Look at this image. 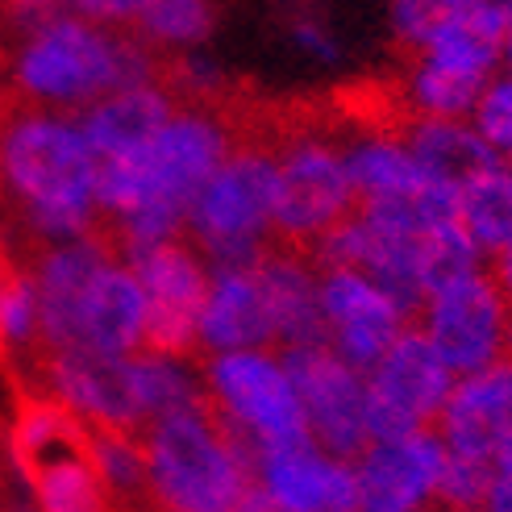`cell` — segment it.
Listing matches in <instances>:
<instances>
[{"label":"cell","mask_w":512,"mask_h":512,"mask_svg":"<svg viewBox=\"0 0 512 512\" xmlns=\"http://www.w3.org/2000/svg\"><path fill=\"white\" fill-rule=\"evenodd\" d=\"M433 429H438L446 450L496 463V450L512 429V354H500L496 363L450 388Z\"/></svg>","instance_id":"cell-15"},{"label":"cell","mask_w":512,"mask_h":512,"mask_svg":"<svg viewBox=\"0 0 512 512\" xmlns=\"http://www.w3.org/2000/svg\"><path fill=\"white\" fill-rule=\"evenodd\" d=\"M59 5L75 9L96 25H113V30H130L138 13V0H59Z\"/></svg>","instance_id":"cell-28"},{"label":"cell","mask_w":512,"mask_h":512,"mask_svg":"<svg viewBox=\"0 0 512 512\" xmlns=\"http://www.w3.org/2000/svg\"><path fill=\"white\" fill-rule=\"evenodd\" d=\"M504 55H508V67H512V21H508V34H504Z\"/></svg>","instance_id":"cell-34"},{"label":"cell","mask_w":512,"mask_h":512,"mask_svg":"<svg viewBox=\"0 0 512 512\" xmlns=\"http://www.w3.org/2000/svg\"><path fill=\"white\" fill-rule=\"evenodd\" d=\"M134 383H138V404H142V417L146 425L171 417V413H184V408L200 404L209 396V379L200 383V375H192L184 363L188 358H167V354H134Z\"/></svg>","instance_id":"cell-23"},{"label":"cell","mask_w":512,"mask_h":512,"mask_svg":"<svg viewBox=\"0 0 512 512\" xmlns=\"http://www.w3.org/2000/svg\"><path fill=\"white\" fill-rule=\"evenodd\" d=\"M300 408L309 417L313 442L342 463H358L375 442L367 429V383L334 346L279 350Z\"/></svg>","instance_id":"cell-8"},{"label":"cell","mask_w":512,"mask_h":512,"mask_svg":"<svg viewBox=\"0 0 512 512\" xmlns=\"http://www.w3.org/2000/svg\"><path fill=\"white\" fill-rule=\"evenodd\" d=\"M417 512H421V508H417Z\"/></svg>","instance_id":"cell-35"},{"label":"cell","mask_w":512,"mask_h":512,"mask_svg":"<svg viewBox=\"0 0 512 512\" xmlns=\"http://www.w3.org/2000/svg\"><path fill=\"white\" fill-rule=\"evenodd\" d=\"M200 346L217 354L275 346L271 309L254 267H229L209 279V296H204L200 313Z\"/></svg>","instance_id":"cell-17"},{"label":"cell","mask_w":512,"mask_h":512,"mask_svg":"<svg viewBox=\"0 0 512 512\" xmlns=\"http://www.w3.org/2000/svg\"><path fill=\"white\" fill-rule=\"evenodd\" d=\"M446 446L438 429H417L400 442H375L354 463L358 512H417L438 483Z\"/></svg>","instance_id":"cell-14"},{"label":"cell","mask_w":512,"mask_h":512,"mask_svg":"<svg viewBox=\"0 0 512 512\" xmlns=\"http://www.w3.org/2000/svg\"><path fill=\"white\" fill-rule=\"evenodd\" d=\"M400 146L413 155L433 179H446V184L463 188L467 179L504 167L496 159V150L475 138L471 130H463L458 121H438V117H417L408 125V134L400 138Z\"/></svg>","instance_id":"cell-20"},{"label":"cell","mask_w":512,"mask_h":512,"mask_svg":"<svg viewBox=\"0 0 512 512\" xmlns=\"http://www.w3.org/2000/svg\"><path fill=\"white\" fill-rule=\"evenodd\" d=\"M254 275L263 284L279 350L329 346V321L321 309V271L309 250L267 234L259 259H254Z\"/></svg>","instance_id":"cell-13"},{"label":"cell","mask_w":512,"mask_h":512,"mask_svg":"<svg viewBox=\"0 0 512 512\" xmlns=\"http://www.w3.org/2000/svg\"><path fill=\"white\" fill-rule=\"evenodd\" d=\"M492 284L500 288L504 313H508V350L504 354H512V242L492 254Z\"/></svg>","instance_id":"cell-29"},{"label":"cell","mask_w":512,"mask_h":512,"mask_svg":"<svg viewBox=\"0 0 512 512\" xmlns=\"http://www.w3.org/2000/svg\"><path fill=\"white\" fill-rule=\"evenodd\" d=\"M425 334L446 358L450 375H475L508 350V313L492 275H463L425 304Z\"/></svg>","instance_id":"cell-11"},{"label":"cell","mask_w":512,"mask_h":512,"mask_svg":"<svg viewBox=\"0 0 512 512\" xmlns=\"http://www.w3.org/2000/svg\"><path fill=\"white\" fill-rule=\"evenodd\" d=\"M496 479V463L492 458H475V454H458L446 450L438 483H433V504L442 508H483Z\"/></svg>","instance_id":"cell-26"},{"label":"cell","mask_w":512,"mask_h":512,"mask_svg":"<svg viewBox=\"0 0 512 512\" xmlns=\"http://www.w3.org/2000/svg\"><path fill=\"white\" fill-rule=\"evenodd\" d=\"M259 488L288 512H358L354 467L317 446L267 450L259 463Z\"/></svg>","instance_id":"cell-16"},{"label":"cell","mask_w":512,"mask_h":512,"mask_svg":"<svg viewBox=\"0 0 512 512\" xmlns=\"http://www.w3.org/2000/svg\"><path fill=\"white\" fill-rule=\"evenodd\" d=\"M479 134L496 150V159L512 171V84H492L475 105Z\"/></svg>","instance_id":"cell-27"},{"label":"cell","mask_w":512,"mask_h":512,"mask_svg":"<svg viewBox=\"0 0 512 512\" xmlns=\"http://www.w3.org/2000/svg\"><path fill=\"white\" fill-rule=\"evenodd\" d=\"M13 267H17V254L9 246H0V292H5V279H9Z\"/></svg>","instance_id":"cell-33"},{"label":"cell","mask_w":512,"mask_h":512,"mask_svg":"<svg viewBox=\"0 0 512 512\" xmlns=\"http://www.w3.org/2000/svg\"><path fill=\"white\" fill-rule=\"evenodd\" d=\"M488 508L492 512H512V471H496L492 492H488Z\"/></svg>","instance_id":"cell-30"},{"label":"cell","mask_w":512,"mask_h":512,"mask_svg":"<svg viewBox=\"0 0 512 512\" xmlns=\"http://www.w3.org/2000/svg\"><path fill=\"white\" fill-rule=\"evenodd\" d=\"M217 21V0H138L130 34L155 46H179L209 38Z\"/></svg>","instance_id":"cell-24"},{"label":"cell","mask_w":512,"mask_h":512,"mask_svg":"<svg viewBox=\"0 0 512 512\" xmlns=\"http://www.w3.org/2000/svg\"><path fill=\"white\" fill-rule=\"evenodd\" d=\"M354 184L346 155L329 142H300L279 159L271 238L313 254V242L354 209Z\"/></svg>","instance_id":"cell-10"},{"label":"cell","mask_w":512,"mask_h":512,"mask_svg":"<svg viewBox=\"0 0 512 512\" xmlns=\"http://www.w3.org/2000/svg\"><path fill=\"white\" fill-rule=\"evenodd\" d=\"M238 512H288L284 504H279V500H271L263 488H259V483H254V488L242 496V504H238Z\"/></svg>","instance_id":"cell-31"},{"label":"cell","mask_w":512,"mask_h":512,"mask_svg":"<svg viewBox=\"0 0 512 512\" xmlns=\"http://www.w3.org/2000/svg\"><path fill=\"white\" fill-rule=\"evenodd\" d=\"M496 471H512V429L504 433V442L496 450Z\"/></svg>","instance_id":"cell-32"},{"label":"cell","mask_w":512,"mask_h":512,"mask_svg":"<svg viewBox=\"0 0 512 512\" xmlns=\"http://www.w3.org/2000/svg\"><path fill=\"white\" fill-rule=\"evenodd\" d=\"M275 179L279 159L259 155V150H229L225 163L192 200L188 225L196 234V246L209 254L217 271L254 267L263 238L271 234Z\"/></svg>","instance_id":"cell-4"},{"label":"cell","mask_w":512,"mask_h":512,"mask_svg":"<svg viewBox=\"0 0 512 512\" xmlns=\"http://www.w3.org/2000/svg\"><path fill=\"white\" fill-rule=\"evenodd\" d=\"M321 309L329 321V346L354 371H371L408 329V317L396 309V300L350 267L321 271Z\"/></svg>","instance_id":"cell-12"},{"label":"cell","mask_w":512,"mask_h":512,"mask_svg":"<svg viewBox=\"0 0 512 512\" xmlns=\"http://www.w3.org/2000/svg\"><path fill=\"white\" fill-rule=\"evenodd\" d=\"M209 392L267 450L317 446L284 363L259 350H225L209 363Z\"/></svg>","instance_id":"cell-6"},{"label":"cell","mask_w":512,"mask_h":512,"mask_svg":"<svg viewBox=\"0 0 512 512\" xmlns=\"http://www.w3.org/2000/svg\"><path fill=\"white\" fill-rule=\"evenodd\" d=\"M96 159L80 134L17 84L0 88V192L9 209V250L30 263L46 246L80 238L96 217Z\"/></svg>","instance_id":"cell-1"},{"label":"cell","mask_w":512,"mask_h":512,"mask_svg":"<svg viewBox=\"0 0 512 512\" xmlns=\"http://www.w3.org/2000/svg\"><path fill=\"white\" fill-rule=\"evenodd\" d=\"M34 392H50L71 404L88 425L142 438L146 417L138 404V383L130 354H105L92 346L34 350Z\"/></svg>","instance_id":"cell-9"},{"label":"cell","mask_w":512,"mask_h":512,"mask_svg":"<svg viewBox=\"0 0 512 512\" xmlns=\"http://www.w3.org/2000/svg\"><path fill=\"white\" fill-rule=\"evenodd\" d=\"M346 171L358 196H379V192H404L421 184L429 175L404 146L396 142H358L346 155Z\"/></svg>","instance_id":"cell-25"},{"label":"cell","mask_w":512,"mask_h":512,"mask_svg":"<svg viewBox=\"0 0 512 512\" xmlns=\"http://www.w3.org/2000/svg\"><path fill=\"white\" fill-rule=\"evenodd\" d=\"M150 84V42L130 30L55 17L30 34L17 55V88L46 109L96 105L121 88Z\"/></svg>","instance_id":"cell-2"},{"label":"cell","mask_w":512,"mask_h":512,"mask_svg":"<svg viewBox=\"0 0 512 512\" xmlns=\"http://www.w3.org/2000/svg\"><path fill=\"white\" fill-rule=\"evenodd\" d=\"M171 113L175 105L155 84H138V88H121L105 100H96L92 109H84L80 134L92 150V159H125L155 138Z\"/></svg>","instance_id":"cell-18"},{"label":"cell","mask_w":512,"mask_h":512,"mask_svg":"<svg viewBox=\"0 0 512 512\" xmlns=\"http://www.w3.org/2000/svg\"><path fill=\"white\" fill-rule=\"evenodd\" d=\"M450 367L425 329L408 325L371 367L367 379V429L371 442H400L429 429L450 396Z\"/></svg>","instance_id":"cell-5"},{"label":"cell","mask_w":512,"mask_h":512,"mask_svg":"<svg viewBox=\"0 0 512 512\" xmlns=\"http://www.w3.org/2000/svg\"><path fill=\"white\" fill-rule=\"evenodd\" d=\"M142 454L150 492L171 512H238L242 496L259 483L229 446L213 392L184 413L150 421Z\"/></svg>","instance_id":"cell-3"},{"label":"cell","mask_w":512,"mask_h":512,"mask_svg":"<svg viewBox=\"0 0 512 512\" xmlns=\"http://www.w3.org/2000/svg\"><path fill=\"white\" fill-rule=\"evenodd\" d=\"M142 329H146V292L134 271L121 263H109L96 275V284L84 300L80 313V342L105 354H134L142 350Z\"/></svg>","instance_id":"cell-19"},{"label":"cell","mask_w":512,"mask_h":512,"mask_svg":"<svg viewBox=\"0 0 512 512\" xmlns=\"http://www.w3.org/2000/svg\"><path fill=\"white\" fill-rule=\"evenodd\" d=\"M458 221L479 250L496 254L512 242V171L496 167L458 188Z\"/></svg>","instance_id":"cell-22"},{"label":"cell","mask_w":512,"mask_h":512,"mask_svg":"<svg viewBox=\"0 0 512 512\" xmlns=\"http://www.w3.org/2000/svg\"><path fill=\"white\" fill-rule=\"evenodd\" d=\"M130 271L146 292L142 350L192 358L200 350V313L209 296V271L196 259V250L179 238L150 242L130 254Z\"/></svg>","instance_id":"cell-7"},{"label":"cell","mask_w":512,"mask_h":512,"mask_svg":"<svg viewBox=\"0 0 512 512\" xmlns=\"http://www.w3.org/2000/svg\"><path fill=\"white\" fill-rule=\"evenodd\" d=\"M408 67V96L421 117H438V121H458L479 105V96L488 92V71H463V67H446V63H429V59H404Z\"/></svg>","instance_id":"cell-21"}]
</instances>
